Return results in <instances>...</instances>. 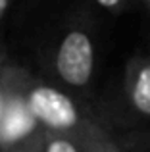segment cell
Here are the masks:
<instances>
[{"mask_svg": "<svg viewBox=\"0 0 150 152\" xmlns=\"http://www.w3.org/2000/svg\"><path fill=\"white\" fill-rule=\"evenodd\" d=\"M92 2L96 4L98 8L106 10V12H116L125 4V0H92Z\"/></svg>", "mask_w": 150, "mask_h": 152, "instance_id": "8992f818", "label": "cell"}, {"mask_svg": "<svg viewBox=\"0 0 150 152\" xmlns=\"http://www.w3.org/2000/svg\"><path fill=\"white\" fill-rule=\"evenodd\" d=\"M4 110H6V106H4V102H2V96H0V121H2V115H4Z\"/></svg>", "mask_w": 150, "mask_h": 152, "instance_id": "ba28073f", "label": "cell"}, {"mask_svg": "<svg viewBox=\"0 0 150 152\" xmlns=\"http://www.w3.org/2000/svg\"><path fill=\"white\" fill-rule=\"evenodd\" d=\"M129 98L137 112L150 115V58H135L129 64Z\"/></svg>", "mask_w": 150, "mask_h": 152, "instance_id": "3957f363", "label": "cell"}, {"mask_svg": "<svg viewBox=\"0 0 150 152\" xmlns=\"http://www.w3.org/2000/svg\"><path fill=\"white\" fill-rule=\"evenodd\" d=\"M25 104L33 118L50 129L69 131L75 129L81 121V114L71 96L52 85L44 83L31 85L25 94Z\"/></svg>", "mask_w": 150, "mask_h": 152, "instance_id": "7a4b0ae2", "label": "cell"}, {"mask_svg": "<svg viewBox=\"0 0 150 152\" xmlns=\"http://www.w3.org/2000/svg\"><path fill=\"white\" fill-rule=\"evenodd\" d=\"M44 152H79L77 146L73 145L69 139H64V137H56L46 145Z\"/></svg>", "mask_w": 150, "mask_h": 152, "instance_id": "5b68a950", "label": "cell"}, {"mask_svg": "<svg viewBox=\"0 0 150 152\" xmlns=\"http://www.w3.org/2000/svg\"><path fill=\"white\" fill-rule=\"evenodd\" d=\"M12 2H14V0H0V19H2L4 15H6V12L10 10Z\"/></svg>", "mask_w": 150, "mask_h": 152, "instance_id": "52a82bcc", "label": "cell"}, {"mask_svg": "<svg viewBox=\"0 0 150 152\" xmlns=\"http://www.w3.org/2000/svg\"><path fill=\"white\" fill-rule=\"evenodd\" d=\"M144 4H146V8L150 10V0H144Z\"/></svg>", "mask_w": 150, "mask_h": 152, "instance_id": "9c48e42d", "label": "cell"}, {"mask_svg": "<svg viewBox=\"0 0 150 152\" xmlns=\"http://www.w3.org/2000/svg\"><path fill=\"white\" fill-rule=\"evenodd\" d=\"M23 152H27V150H23Z\"/></svg>", "mask_w": 150, "mask_h": 152, "instance_id": "30bf717a", "label": "cell"}, {"mask_svg": "<svg viewBox=\"0 0 150 152\" xmlns=\"http://www.w3.org/2000/svg\"><path fill=\"white\" fill-rule=\"evenodd\" d=\"M35 121L37 119L33 118V114L29 112L25 100L19 102L14 100L6 106L2 115V121H0V135L6 141H15L19 137H25L31 129H33Z\"/></svg>", "mask_w": 150, "mask_h": 152, "instance_id": "277c9868", "label": "cell"}, {"mask_svg": "<svg viewBox=\"0 0 150 152\" xmlns=\"http://www.w3.org/2000/svg\"><path fill=\"white\" fill-rule=\"evenodd\" d=\"M48 60L54 75L64 85L81 89L90 83L96 66V45L89 29L69 25L48 46Z\"/></svg>", "mask_w": 150, "mask_h": 152, "instance_id": "6da1fadb", "label": "cell"}]
</instances>
